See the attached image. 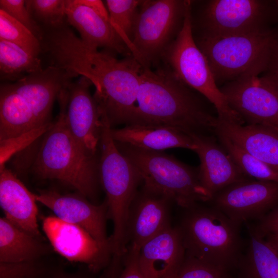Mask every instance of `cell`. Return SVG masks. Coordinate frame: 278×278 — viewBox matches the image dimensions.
Here are the masks:
<instances>
[{
    "label": "cell",
    "mask_w": 278,
    "mask_h": 278,
    "mask_svg": "<svg viewBox=\"0 0 278 278\" xmlns=\"http://www.w3.org/2000/svg\"><path fill=\"white\" fill-rule=\"evenodd\" d=\"M41 49L51 64L87 78L95 88L93 97L111 125H128L136 105L143 66L133 56L117 59L108 50L86 46L64 24L43 28Z\"/></svg>",
    "instance_id": "6da1fadb"
},
{
    "label": "cell",
    "mask_w": 278,
    "mask_h": 278,
    "mask_svg": "<svg viewBox=\"0 0 278 278\" xmlns=\"http://www.w3.org/2000/svg\"><path fill=\"white\" fill-rule=\"evenodd\" d=\"M189 88L169 68L142 67L136 105L129 124L169 126L190 135L214 132L219 119Z\"/></svg>",
    "instance_id": "7a4b0ae2"
},
{
    "label": "cell",
    "mask_w": 278,
    "mask_h": 278,
    "mask_svg": "<svg viewBox=\"0 0 278 278\" xmlns=\"http://www.w3.org/2000/svg\"><path fill=\"white\" fill-rule=\"evenodd\" d=\"M77 77L50 65L0 88V141L49 123L55 100Z\"/></svg>",
    "instance_id": "3957f363"
},
{
    "label": "cell",
    "mask_w": 278,
    "mask_h": 278,
    "mask_svg": "<svg viewBox=\"0 0 278 278\" xmlns=\"http://www.w3.org/2000/svg\"><path fill=\"white\" fill-rule=\"evenodd\" d=\"M58 99L60 113L44 135L32 171L40 179L58 180L86 198L93 199L99 181V160L86 153L70 131L65 117L66 92H62Z\"/></svg>",
    "instance_id": "277c9868"
},
{
    "label": "cell",
    "mask_w": 278,
    "mask_h": 278,
    "mask_svg": "<svg viewBox=\"0 0 278 278\" xmlns=\"http://www.w3.org/2000/svg\"><path fill=\"white\" fill-rule=\"evenodd\" d=\"M101 118L99 181L106 195L108 218L113 225V233L110 237L111 262L119 264L128 246L126 227L129 208L142 180L136 169L121 152L113 140L111 135L112 128L107 116L102 113Z\"/></svg>",
    "instance_id": "5b68a950"
},
{
    "label": "cell",
    "mask_w": 278,
    "mask_h": 278,
    "mask_svg": "<svg viewBox=\"0 0 278 278\" xmlns=\"http://www.w3.org/2000/svg\"><path fill=\"white\" fill-rule=\"evenodd\" d=\"M185 210L178 226L186 255L229 271L237 267L242 255L241 226L211 205Z\"/></svg>",
    "instance_id": "8992f818"
},
{
    "label": "cell",
    "mask_w": 278,
    "mask_h": 278,
    "mask_svg": "<svg viewBox=\"0 0 278 278\" xmlns=\"http://www.w3.org/2000/svg\"><path fill=\"white\" fill-rule=\"evenodd\" d=\"M116 143L138 172L144 187L165 196L184 209L211 200V195L200 182L198 167L164 151Z\"/></svg>",
    "instance_id": "52a82bcc"
},
{
    "label": "cell",
    "mask_w": 278,
    "mask_h": 278,
    "mask_svg": "<svg viewBox=\"0 0 278 278\" xmlns=\"http://www.w3.org/2000/svg\"><path fill=\"white\" fill-rule=\"evenodd\" d=\"M277 40L278 34L267 29L219 38L200 36L195 41L218 84L265 72Z\"/></svg>",
    "instance_id": "ba28073f"
},
{
    "label": "cell",
    "mask_w": 278,
    "mask_h": 278,
    "mask_svg": "<svg viewBox=\"0 0 278 278\" xmlns=\"http://www.w3.org/2000/svg\"><path fill=\"white\" fill-rule=\"evenodd\" d=\"M190 6V1H187L182 26L162 57L180 81L213 104L220 121L244 124L218 87L207 59L193 37Z\"/></svg>",
    "instance_id": "9c48e42d"
},
{
    "label": "cell",
    "mask_w": 278,
    "mask_h": 278,
    "mask_svg": "<svg viewBox=\"0 0 278 278\" xmlns=\"http://www.w3.org/2000/svg\"><path fill=\"white\" fill-rule=\"evenodd\" d=\"M187 1H142L132 40V56L150 67L173 41L183 21Z\"/></svg>",
    "instance_id": "30bf717a"
},
{
    "label": "cell",
    "mask_w": 278,
    "mask_h": 278,
    "mask_svg": "<svg viewBox=\"0 0 278 278\" xmlns=\"http://www.w3.org/2000/svg\"><path fill=\"white\" fill-rule=\"evenodd\" d=\"M270 11L269 2L265 1H208L202 13L200 36L219 38L269 29Z\"/></svg>",
    "instance_id": "8fae6325"
},
{
    "label": "cell",
    "mask_w": 278,
    "mask_h": 278,
    "mask_svg": "<svg viewBox=\"0 0 278 278\" xmlns=\"http://www.w3.org/2000/svg\"><path fill=\"white\" fill-rule=\"evenodd\" d=\"M220 89L244 123L278 131V88L264 75H246Z\"/></svg>",
    "instance_id": "7c38bea8"
},
{
    "label": "cell",
    "mask_w": 278,
    "mask_h": 278,
    "mask_svg": "<svg viewBox=\"0 0 278 278\" xmlns=\"http://www.w3.org/2000/svg\"><path fill=\"white\" fill-rule=\"evenodd\" d=\"M209 202L241 226L278 206V183L248 179L222 189Z\"/></svg>",
    "instance_id": "4fadbf2b"
},
{
    "label": "cell",
    "mask_w": 278,
    "mask_h": 278,
    "mask_svg": "<svg viewBox=\"0 0 278 278\" xmlns=\"http://www.w3.org/2000/svg\"><path fill=\"white\" fill-rule=\"evenodd\" d=\"M42 227L54 250L67 260L84 264L93 273L110 265L111 248L99 242L82 228L55 215L43 217Z\"/></svg>",
    "instance_id": "5bb4252c"
},
{
    "label": "cell",
    "mask_w": 278,
    "mask_h": 278,
    "mask_svg": "<svg viewBox=\"0 0 278 278\" xmlns=\"http://www.w3.org/2000/svg\"><path fill=\"white\" fill-rule=\"evenodd\" d=\"M65 12L66 22L77 29L86 46L103 47L112 53L130 51L111 24L102 1L65 0Z\"/></svg>",
    "instance_id": "9a60e30c"
},
{
    "label": "cell",
    "mask_w": 278,
    "mask_h": 278,
    "mask_svg": "<svg viewBox=\"0 0 278 278\" xmlns=\"http://www.w3.org/2000/svg\"><path fill=\"white\" fill-rule=\"evenodd\" d=\"M35 195L37 202L50 210L55 216L82 228L99 242L111 249L107 233L109 218L106 200L97 205L78 193L62 194L52 190L39 191Z\"/></svg>",
    "instance_id": "2e32d148"
},
{
    "label": "cell",
    "mask_w": 278,
    "mask_h": 278,
    "mask_svg": "<svg viewBox=\"0 0 278 278\" xmlns=\"http://www.w3.org/2000/svg\"><path fill=\"white\" fill-rule=\"evenodd\" d=\"M91 82L83 76L67 86L65 117L73 136L89 155L96 156L102 128L101 112L90 91Z\"/></svg>",
    "instance_id": "e0dca14e"
},
{
    "label": "cell",
    "mask_w": 278,
    "mask_h": 278,
    "mask_svg": "<svg viewBox=\"0 0 278 278\" xmlns=\"http://www.w3.org/2000/svg\"><path fill=\"white\" fill-rule=\"evenodd\" d=\"M169 199L145 187L138 190L129 208L126 227L128 245L138 248L171 225Z\"/></svg>",
    "instance_id": "ac0fdd59"
},
{
    "label": "cell",
    "mask_w": 278,
    "mask_h": 278,
    "mask_svg": "<svg viewBox=\"0 0 278 278\" xmlns=\"http://www.w3.org/2000/svg\"><path fill=\"white\" fill-rule=\"evenodd\" d=\"M191 136L196 146L194 151L200 160V182L212 198L229 185L250 179L244 174L216 138L209 134Z\"/></svg>",
    "instance_id": "d6986e66"
},
{
    "label": "cell",
    "mask_w": 278,
    "mask_h": 278,
    "mask_svg": "<svg viewBox=\"0 0 278 278\" xmlns=\"http://www.w3.org/2000/svg\"><path fill=\"white\" fill-rule=\"evenodd\" d=\"M185 257L180 229L170 225L141 247L138 260L146 278H176Z\"/></svg>",
    "instance_id": "ffe728a7"
},
{
    "label": "cell",
    "mask_w": 278,
    "mask_h": 278,
    "mask_svg": "<svg viewBox=\"0 0 278 278\" xmlns=\"http://www.w3.org/2000/svg\"><path fill=\"white\" fill-rule=\"evenodd\" d=\"M37 202L35 194L30 192L6 165L0 166V205L5 217L42 240Z\"/></svg>",
    "instance_id": "44dd1931"
},
{
    "label": "cell",
    "mask_w": 278,
    "mask_h": 278,
    "mask_svg": "<svg viewBox=\"0 0 278 278\" xmlns=\"http://www.w3.org/2000/svg\"><path fill=\"white\" fill-rule=\"evenodd\" d=\"M116 143L143 149L163 151L170 148L196 149L191 135L178 129L166 126L129 124L119 129H111Z\"/></svg>",
    "instance_id": "7402d4cb"
},
{
    "label": "cell",
    "mask_w": 278,
    "mask_h": 278,
    "mask_svg": "<svg viewBox=\"0 0 278 278\" xmlns=\"http://www.w3.org/2000/svg\"><path fill=\"white\" fill-rule=\"evenodd\" d=\"M215 131L225 135L278 172L277 130L261 125H244L219 120Z\"/></svg>",
    "instance_id": "603a6c76"
},
{
    "label": "cell",
    "mask_w": 278,
    "mask_h": 278,
    "mask_svg": "<svg viewBox=\"0 0 278 278\" xmlns=\"http://www.w3.org/2000/svg\"><path fill=\"white\" fill-rule=\"evenodd\" d=\"M245 224L249 241L237 267L238 278H278V253L253 225Z\"/></svg>",
    "instance_id": "cb8c5ba5"
},
{
    "label": "cell",
    "mask_w": 278,
    "mask_h": 278,
    "mask_svg": "<svg viewBox=\"0 0 278 278\" xmlns=\"http://www.w3.org/2000/svg\"><path fill=\"white\" fill-rule=\"evenodd\" d=\"M41 240L0 218V262L36 261L47 251Z\"/></svg>",
    "instance_id": "d4e9b609"
},
{
    "label": "cell",
    "mask_w": 278,
    "mask_h": 278,
    "mask_svg": "<svg viewBox=\"0 0 278 278\" xmlns=\"http://www.w3.org/2000/svg\"><path fill=\"white\" fill-rule=\"evenodd\" d=\"M41 60L19 45L0 40V74L1 80L17 81L42 71Z\"/></svg>",
    "instance_id": "484cf974"
},
{
    "label": "cell",
    "mask_w": 278,
    "mask_h": 278,
    "mask_svg": "<svg viewBox=\"0 0 278 278\" xmlns=\"http://www.w3.org/2000/svg\"><path fill=\"white\" fill-rule=\"evenodd\" d=\"M218 141L248 178L259 181L278 183V172L250 153L225 135L214 132Z\"/></svg>",
    "instance_id": "4316f807"
},
{
    "label": "cell",
    "mask_w": 278,
    "mask_h": 278,
    "mask_svg": "<svg viewBox=\"0 0 278 278\" xmlns=\"http://www.w3.org/2000/svg\"><path fill=\"white\" fill-rule=\"evenodd\" d=\"M142 1L107 0L110 21L131 53L132 40Z\"/></svg>",
    "instance_id": "83f0119b"
},
{
    "label": "cell",
    "mask_w": 278,
    "mask_h": 278,
    "mask_svg": "<svg viewBox=\"0 0 278 278\" xmlns=\"http://www.w3.org/2000/svg\"><path fill=\"white\" fill-rule=\"evenodd\" d=\"M0 40L15 44L38 56L42 50L40 40L24 25L1 9Z\"/></svg>",
    "instance_id": "f1b7e54d"
},
{
    "label": "cell",
    "mask_w": 278,
    "mask_h": 278,
    "mask_svg": "<svg viewBox=\"0 0 278 278\" xmlns=\"http://www.w3.org/2000/svg\"><path fill=\"white\" fill-rule=\"evenodd\" d=\"M65 0H28L26 6L41 28H55L65 24Z\"/></svg>",
    "instance_id": "f546056e"
},
{
    "label": "cell",
    "mask_w": 278,
    "mask_h": 278,
    "mask_svg": "<svg viewBox=\"0 0 278 278\" xmlns=\"http://www.w3.org/2000/svg\"><path fill=\"white\" fill-rule=\"evenodd\" d=\"M53 123H49L13 137L0 141V166L5 165L11 157L25 149L51 128Z\"/></svg>",
    "instance_id": "4dcf8cb0"
},
{
    "label": "cell",
    "mask_w": 278,
    "mask_h": 278,
    "mask_svg": "<svg viewBox=\"0 0 278 278\" xmlns=\"http://www.w3.org/2000/svg\"><path fill=\"white\" fill-rule=\"evenodd\" d=\"M53 272L38 260L0 262V278H48Z\"/></svg>",
    "instance_id": "1f68e13d"
},
{
    "label": "cell",
    "mask_w": 278,
    "mask_h": 278,
    "mask_svg": "<svg viewBox=\"0 0 278 278\" xmlns=\"http://www.w3.org/2000/svg\"><path fill=\"white\" fill-rule=\"evenodd\" d=\"M226 269L209 264L186 255L176 278H230Z\"/></svg>",
    "instance_id": "d6a6232c"
},
{
    "label": "cell",
    "mask_w": 278,
    "mask_h": 278,
    "mask_svg": "<svg viewBox=\"0 0 278 278\" xmlns=\"http://www.w3.org/2000/svg\"><path fill=\"white\" fill-rule=\"evenodd\" d=\"M0 9L24 25L40 40L42 28L28 10L25 1L1 0Z\"/></svg>",
    "instance_id": "836d02e7"
},
{
    "label": "cell",
    "mask_w": 278,
    "mask_h": 278,
    "mask_svg": "<svg viewBox=\"0 0 278 278\" xmlns=\"http://www.w3.org/2000/svg\"><path fill=\"white\" fill-rule=\"evenodd\" d=\"M139 249L135 246L128 245L120 269L114 278H146L138 264Z\"/></svg>",
    "instance_id": "e575fe53"
},
{
    "label": "cell",
    "mask_w": 278,
    "mask_h": 278,
    "mask_svg": "<svg viewBox=\"0 0 278 278\" xmlns=\"http://www.w3.org/2000/svg\"><path fill=\"white\" fill-rule=\"evenodd\" d=\"M253 227L263 237L267 234L278 236V206L258 220Z\"/></svg>",
    "instance_id": "d590c367"
},
{
    "label": "cell",
    "mask_w": 278,
    "mask_h": 278,
    "mask_svg": "<svg viewBox=\"0 0 278 278\" xmlns=\"http://www.w3.org/2000/svg\"><path fill=\"white\" fill-rule=\"evenodd\" d=\"M264 76L278 88V41L273 50Z\"/></svg>",
    "instance_id": "8d00e7d4"
},
{
    "label": "cell",
    "mask_w": 278,
    "mask_h": 278,
    "mask_svg": "<svg viewBox=\"0 0 278 278\" xmlns=\"http://www.w3.org/2000/svg\"><path fill=\"white\" fill-rule=\"evenodd\" d=\"M48 278H90L80 273H68L61 271H54Z\"/></svg>",
    "instance_id": "74e56055"
},
{
    "label": "cell",
    "mask_w": 278,
    "mask_h": 278,
    "mask_svg": "<svg viewBox=\"0 0 278 278\" xmlns=\"http://www.w3.org/2000/svg\"><path fill=\"white\" fill-rule=\"evenodd\" d=\"M264 237L278 253V236L273 234H267Z\"/></svg>",
    "instance_id": "f35d334b"
},
{
    "label": "cell",
    "mask_w": 278,
    "mask_h": 278,
    "mask_svg": "<svg viewBox=\"0 0 278 278\" xmlns=\"http://www.w3.org/2000/svg\"><path fill=\"white\" fill-rule=\"evenodd\" d=\"M275 3H276V4L277 5V6L278 7V1H275Z\"/></svg>",
    "instance_id": "ab89813d"
}]
</instances>
